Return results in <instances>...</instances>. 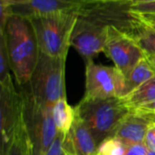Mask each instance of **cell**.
Listing matches in <instances>:
<instances>
[{
    "label": "cell",
    "mask_w": 155,
    "mask_h": 155,
    "mask_svg": "<svg viewBox=\"0 0 155 155\" xmlns=\"http://www.w3.org/2000/svg\"><path fill=\"white\" fill-rule=\"evenodd\" d=\"M129 11L141 17L155 16V1L129 5Z\"/></svg>",
    "instance_id": "cell-20"
},
{
    "label": "cell",
    "mask_w": 155,
    "mask_h": 155,
    "mask_svg": "<svg viewBox=\"0 0 155 155\" xmlns=\"http://www.w3.org/2000/svg\"><path fill=\"white\" fill-rule=\"evenodd\" d=\"M68 1L78 3V4H83V5H90V4H94V3H99V2H106L107 0H68Z\"/></svg>",
    "instance_id": "cell-26"
},
{
    "label": "cell",
    "mask_w": 155,
    "mask_h": 155,
    "mask_svg": "<svg viewBox=\"0 0 155 155\" xmlns=\"http://www.w3.org/2000/svg\"><path fill=\"white\" fill-rule=\"evenodd\" d=\"M108 25L110 24L94 4L86 5L81 10L73 32L71 46L83 57L85 64L104 52Z\"/></svg>",
    "instance_id": "cell-6"
},
{
    "label": "cell",
    "mask_w": 155,
    "mask_h": 155,
    "mask_svg": "<svg viewBox=\"0 0 155 155\" xmlns=\"http://www.w3.org/2000/svg\"><path fill=\"white\" fill-rule=\"evenodd\" d=\"M122 99L131 111L154 102L155 76Z\"/></svg>",
    "instance_id": "cell-15"
},
{
    "label": "cell",
    "mask_w": 155,
    "mask_h": 155,
    "mask_svg": "<svg viewBox=\"0 0 155 155\" xmlns=\"http://www.w3.org/2000/svg\"><path fill=\"white\" fill-rule=\"evenodd\" d=\"M155 76V65L148 56L143 57L125 77L124 97Z\"/></svg>",
    "instance_id": "cell-13"
},
{
    "label": "cell",
    "mask_w": 155,
    "mask_h": 155,
    "mask_svg": "<svg viewBox=\"0 0 155 155\" xmlns=\"http://www.w3.org/2000/svg\"><path fill=\"white\" fill-rule=\"evenodd\" d=\"M146 155H155V152L154 151H150V150H149L148 153Z\"/></svg>",
    "instance_id": "cell-30"
},
{
    "label": "cell",
    "mask_w": 155,
    "mask_h": 155,
    "mask_svg": "<svg viewBox=\"0 0 155 155\" xmlns=\"http://www.w3.org/2000/svg\"><path fill=\"white\" fill-rule=\"evenodd\" d=\"M134 37L148 57L155 56V30L151 29L142 22Z\"/></svg>",
    "instance_id": "cell-16"
},
{
    "label": "cell",
    "mask_w": 155,
    "mask_h": 155,
    "mask_svg": "<svg viewBox=\"0 0 155 155\" xmlns=\"http://www.w3.org/2000/svg\"><path fill=\"white\" fill-rule=\"evenodd\" d=\"M7 155H29L26 135L23 124L15 134L14 142L10 147Z\"/></svg>",
    "instance_id": "cell-18"
},
{
    "label": "cell",
    "mask_w": 155,
    "mask_h": 155,
    "mask_svg": "<svg viewBox=\"0 0 155 155\" xmlns=\"http://www.w3.org/2000/svg\"><path fill=\"white\" fill-rule=\"evenodd\" d=\"M65 63L66 58L52 57L40 52L37 64L27 83L40 105L53 109L60 99L66 98Z\"/></svg>",
    "instance_id": "cell-5"
},
{
    "label": "cell",
    "mask_w": 155,
    "mask_h": 155,
    "mask_svg": "<svg viewBox=\"0 0 155 155\" xmlns=\"http://www.w3.org/2000/svg\"><path fill=\"white\" fill-rule=\"evenodd\" d=\"M138 17V16H137ZM145 25H147L148 27H150L151 29L155 30V19H143V18H140L138 17Z\"/></svg>",
    "instance_id": "cell-27"
},
{
    "label": "cell",
    "mask_w": 155,
    "mask_h": 155,
    "mask_svg": "<svg viewBox=\"0 0 155 155\" xmlns=\"http://www.w3.org/2000/svg\"><path fill=\"white\" fill-rule=\"evenodd\" d=\"M104 53L124 77L146 56L133 34L114 25L107 27Z\"/></svg>",
    "instance_id": "cell-7"
},
{
    "label": "cell",
    "mask_w": 155,
    "mask_h": 155,
    "mask_svg": "<svg viewBox=\"0 0 155 155\" xmlns=\"http://www.w3.org/2000/svg\"><path fill=\"white\" fill-rule=\"evenodd\" d=\"M53 119L58 133L66 134L72 128L75 119V110L67 102L66 98L60 99L53 107Z\"/></svg>",
    "instance_id": "cell-14"
},
{
    "label": "cell",
    "mask_w": 155,
    "mask_h": 155,
    "mask_svg": "<svg viewBox=\"0 0 155 155\" xmlns=\"http://www.w3.org/2000/svg\"><path fill=\"white\" fill-rule=\"evenodd\" d=\"M125 77L115 66L90 62L85 64L84 97L110 99L123 98Z\"/></svg>",
    "instance_id": "cell-9"
},
{
    "label": "cell",
    "mask_w": 155,
    "mask_h": 155,
    "mask_svg": "<svg viewBox=\"0 0 155 155\" xmlns=\"http://www.w3.org/2000/svg\"><path fill=\"white\" fill-rule=\"evenodd\" d=\"M131 112H134V113L145 114V115L155 116V101L150 104H147L145 105H143L141 107H138L134 110H132Z\"/></svg>",
    "instance_id": "cell-25"
},
{
    "label": "cell",
    "mask_w": 155,
    "mask_h": 155,
    "mask_svg": "<svg viewBox=\"0 0 155 155\" xmlns=\"http://www.w3.org/2000/svg\"><path fill=\"white\" fill-rule=\"evenodd\" d=\"M137 16V15H136ZM140 18H143V19H155V16H144V17H141V16H138Z\"/></svg>",
    "instance_id": "cell-29"
},
{
    "label": "cell",
    "mask_w": 155,
    "mask_h": 155,
    "mask_svg": "<svg viewBox=\"0 0 155 155\" xmlns=\"http://www.w3.org/2000/svg\"><path fill=\"white\" fill-rule=\"evenodd\" d=\"M74 110L75 114L91 131L97 145L114 136L131 112L122 98L99 99L84 96Z\"/></svg>",
    "instance_id": "cell-4"
},
{
    "label": "cell",
    "mask_w": 155,
    "mask_h": 155,
    "mask_svg": "<svg viewBox=\"0 0 155 155\" xmlns=\"http://www.w3.org/2000/svg\"><path fill=\"white\" fill-rule=\"evenodd\" d=\"M153 1H155V0H116V1H114V2H123V3H125V4L132 5V4L146 3V2H153Z\"/></svg>",
    "instance_id": "cell-28"
},
{
    "label": "cell",
    "mask_w": 155,
    "mask_h": 155,
    "mask_svg": "<svg viewBox=\"0 0 155 155\" xmlns=\"http://www.w3.org/2000/svg\"><path fill=\"white\" fill-rule=\"evenodd\" d=\"M107 1H116V0H107Z\"/></svg>",
    "instance_id": "cell-32"
},
{
    "label": "cell",
    "mask_w": 155,
    "mask_h": 155,
    "mask_svg": "<svg viewBox=\"0 0 155 155\" xmlns=\"http://www.w3.org/2000/svg\"><path fill=\"white\" fill-rule=\"evenodd\" d=\"M127 145L112 136L103 141L97 148L96 155H124Z\"/></svg>",
    "instance_id": "cell-17"
},
{
    "label": "cell",
    "mask_w": 155,
    "mask_h": 155,
    "mask_svg": "<svg viewBox=\"0 0 155 155\" xmlns=\"http://www.w3.org/2000/svg\"><path fill=\"white\" fill-rule=\"evenodd\" d=\"M151 59V61L153 62V64L155 65V56H153V57H149Z\"/></svg>",
    "instance_id": "cell-31"
},
{
    "label": "cell",
    "mask_w": 155,
    "mask_h": 155,
    "mask_svg": "<svg viewBox=\"0 0 155 155\" xmlns=\"http://www.w3.org/2000/svg\"><path fill=\"white\" fill-rule=\"evenodd\" d=\"M149 152V149L145 143H136L127 145L126 152L124 155H146Z\"/></svg>",
    "instance_id": "cell-23"
},
{
    "label": "cell",
    "mask_w": 155,
    "mask_h": 155,
    "mask_svg": "<svg viewBox=\"0 0 155 155\" xmlns=\"http://www.w3.org/2000/svg\"><path fill=\"white\" fill-rule=\"evenodd\" d=\"M153 120H155V116H153Z\"/></svg>",
    "instance_id": "cell-33"
},
{
    "label": "cell",
    "mask_w": 155,
    "mask_h": 155,
    "mask_svg": "<svg viewBox=\"0 0 155 155\" xmlns=\"http://www.w3.org/2000/svg\"><path fill=\"white\" fill-rule=\"evenodd\" d=\"M10 62L4 35H0V83L5 81L10 75Z\"/></svg>",
    "instance_id": "cell-19"
},
{
    "label": "cell",
    "mask_w": 155,
    "mask_h": 155,
    "mask_svg": "<svg viewBox=\"0 0 155 155\" xmlns=\"http://www.w3.org/2000/svg\"><path fill=\"white\" fill-rule=\"evenodd\" d=\"M0 155H7L15 134L23 124L21 96L11 76L0 83Z\"/></svg>",
    "instance_id": "cell-8"
},
{
    "label": "cell",
    "mask_w": 155,
    "mask_h": 155,
    "mask_svg": "<svg viewBox=\"0 0 155 155\" xmlns=\"http://www.w3.org/2000/svg\"><path fill=\"white\" fill-rule=\"evenodd\" d=\"M64 138V134L58 133L46 155H65L64 151L63 149Z\"/></svg>",
    "instance_id": "cell-22"
},
{
    "label": "cell",
    "mask_w": 155,
    "mask_h": 155,
    "mask_svg": "<svg viewBox=\"0 0 155 155\" xmlns=\"http://www.w3.org/2000/svg\"><path fill=\"white\" fill-rule=\"evenodd\" d=\"M82 9L61 10L29 19L40 52L52 57H67L73 32Z\"/></svg>",
    "instance_id": "cell-2"
},
{
    "label": "cell",
    "mask_w": 155,
    "mask_h": 155,
    "mask_svg": "<svg viewBox=\"0 0 155 155\" xmlns=\"http://www.w3.org/2000/svg\"><path fill=\"white\" fill-rule=\"evenodd\" d=\"M18 87L29 155H46L58 134L53 119V109L40 105L34 98L27 84Z\"/></svg>",
    "instance_id": "cell-3"
},
{
    "label": "cell",
    "mask_w": 155,
    "mask_h": 155,
    "mask_svg": "<svg viewBox=\"0 0 155 155\" xmlns=\"http://www.w3.org/2000/svg\"><path fill=\"white\" fill-rule=\"evenodd\" d=\"M153 121L151 115L130 112L117 128L114 137L126 145L143 143L148 128Z\"/></svg>",
    "instance_id": "cell-12"
},
{
    "label": "cell",
    "mask_w": 155,
    "mask_h": 155,
    "mask_svg": "<svg viewBox=\"0 0 155 155\" xmlns=\"http://www.w3.org/2000/svg\"><path fill=\"white\" fill-rule=\"evenodd\" d=\"M97 148L98 145L91 131L75 114L73 126L63 141L65 155H96Z\"/></svg>",
    "instance_id": "cell-11"
},
{
    "label": "cell",
    "mask_w": 155,
    "mask_h": 155,
    "mask_svg": "<svg viewBox=\"0 0 155 155\" xmlns=\"http://www.w3.org/2000/svg\"><path fill=\"white\" fill-rule=\"evenodd\" d=\"M144 143L150 151L155 152V120L151 124L148 128Z\"/></svg>",
    "instance_id": "cell-24"
},
{
    "label": "cell",
    "mask_w": 155,
    "mask_h": 155,
    "mask_svg": "<svg viewBox=\"0 0 155 155\" xmlns=\"http://www.w3.org/2000/svg\"><path fill=\"white\" fill-rule=\"evenodd\" d=\"M0 35L5 36L11 71L17 85L27 84L40 54L32 23L25 17L12 15Z\"/></svg>",
    "instance_id": "cell-1"
},
{
    "label": "cell",
    "mask_w": 155,
    "mask_h": 155,
    "mask_svg": "<svg viewBox=\"0 0 155 155\" xmlns=\"http://www.w3.org/2000/svg\"><path fill=\"white\" fill-rule=\"evenodd\" d=\"M8 2L13 15L27 19L56 11L82 8L86 5L68 0H8Z\"/></svg>",
    "instance_id": "cell-10"
},
{
    "label": "cell",
    "mask_w": 155,
    "mask_h": 155,
    "mask_svg": "<svg viewBox=\"0 0 155 155\" xmlns=\"http://www.w3.org/2000/svg\"><path fill=\"white\" fill-rule=\"evenodd\" d=\"M13 15L8 0H0V33L5 31L9 17Z\"/></svg>",
    "instance_id": "cell-21"
}]
</instances>
